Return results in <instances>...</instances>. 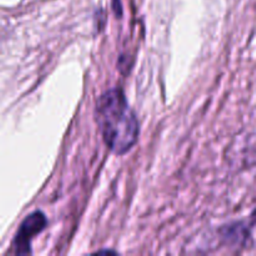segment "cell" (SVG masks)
<instances>
[{
    "label": "cell",
    "instance_id": "obj_3",
    "mask_svg": "<svg viewBox=\"0 0 256 256\" xmlns=\"http://www.w3.org/2000/svg\"><path fill=\"white\" fill-rule=\"evenodd\" d=\"M245 226H246V248L256 250V209Z\"/></svg>",
    "mask_w": 256,
    "mask_h": 256
},
{
    "label": "cell",
    "instance_id": "obj_4",
    "mask_svg": "<svg viewBox=\"0 0 256 256\" xmlns=\"http://www.w3.org/2000/svg\"><path fill=\"white\" fill-rule=\"evenodd\" d=\"M114 9L118 15H122V2H120V0H114Z\"/></svg>",
    "mask_w": 256,
    "mask_h": 256
},
{
    "label": "cell",
    "instance_id": "obj_2",
    "mask_svg": "<svg viewBox=\"0 0 256 256\" xmlns=\"http://www.w3.org/2000/svg\"><path fill=\"white\" fill-rule=\"evenodd\" d=\"M48 225V219L44 212H35L30 214L20 225L14 239L15 254L16 255H29L32 254V240L45 230Z\"/></svg>",
    "mask_w": 256,
    "mask_h": 256
},
{
    "label": "cell",
    "instance_id": "obj_1",
    "mask_svg": "<svg viewBox=\"0 0 256 256\" xmlns=\"http://www.w3.org/2000/svg\"><path fill=\"white\" fill-rule=\"evenodd\" d=\"M95 120L102 140L115 155H125L136 145L140 135L139 120L122 89H110L98 99Z\"/></svg>",
    "mask_w": 256,
    "mask_h": 256
}]
</instances>
